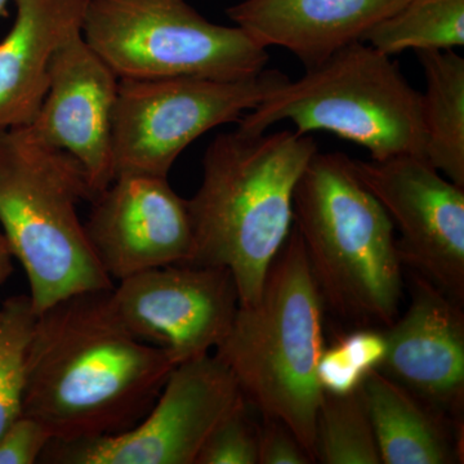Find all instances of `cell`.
<instances>
[{
	"instance_id": "obj_1",
	"label": "cell",
	"mask_w": 464,
	"mask_h": 464,
	"mask_svg": "<svg viewBox=\"0 0 464 464\" xmlns=\"http://www.w3.org/2000/svg\"><path fill=\"white\" fill-rule=\"evenodd\" d=\"M111 289L85 290L36 315L26 357L23 414L53 440L115 435L136 426L177 364L133 334Z\"/></svg>"
},
{
	"instance_id": "obj_2",
	"label": "cell",
	"mask_w": 464,
	"mask_h": 464,
	"mask_svg": "<svg viewBox=\"0 0 464 464\" xmlns=\"http://www.w3.org/2000/svg\"><path fill=\"white\" fill-rule=\"evenodd\" d=\"M317 152L295 130L222 133L203 159V179L188 200L194 230L188 264L230 271L240 306L255 304L293 227L299 179Z\"/></svg>"
},
{
	"instance_id": "obj_3",
	"label": "cell",
	"mask_w": 464,
	"mask_h": 464,
	"mask_svg": "<svg viewBox=\"0 0 464 464\" xmlns=\"http://www.w3.org/2000/svg\"><path fill=\"white\" fill-rule=\"evenodd\" d=\"M293 225L324 308L356 328L395 322L404 288L395 227L353 159L311 158L295 188Z\"/></svg>"
},
{
	"instance_id": "obj_4",
	"label": "cell",
	"mask_w": 464,
	"mask_h": 464,
	"mask_svg": "<svg viewBox=\"0 0 464 464\" xmlns=\"http://www.w3.org/2000/svg\"><path fill=\"white\" fill-rule=\"evenodd\" d=\"M323 310L301 235L293 225L268 268L261 295L255 304L237 308L215 353L249 405L285 423L314 463L323 399L317 381Z\"/></svg>"
},
{
	"instance_id": "obj_5",
	"label": "cell",
	"mask_w": 464,
	"mask_h": 464,
	"mask_svg": "<svg viewBox=\"0 0 464 464\" xmlns=\"http://www.w3.org/2000/svg\"><path fill=\"white\" fill-rule=\"evenodd\" d=\"M93 200L81 164L29 127L0 130V227L29 280L36 315L85 290L110 289L78 207Z\"/></svg>"
},
{
	"instance_id": "obj_6",
	"label": "cell",
	"mask_w": 464,
	"mask_h": 464,
	"mask_svg": "<svg viewBox=\"0 0 464 464\" xmlns=\"http://www.w3.org/2000/svg\"><path fill=\"white\" fill-rule=\"evenodd\" d=\"M290 121L295 132H331L369 150L372 160L424 158L420 93L390 56L365 42L335 51L295 82L286 81L239 119L244 133Z\"/></svg>"
},
{
	"instance_id": "obj_7",
	"label": "cell",
	"mask_w": 464,
	"mask_h": 464,
	"mask_svg": "<svg viewBox=\"0 0 464 464\" xmlns=\"http://www.w3.org/2000/svg\"><path fill=\"white\" fill-rule=\"evenodd\" d=\"M82 35L118 79L250 78L267 48L240 29L210 23L186 0H90Z\"/></svg>"
},
{
	"instance_id": "obj_8",
	"label": "cell",
	"mask_w": 464,
	"mask_h": 464,
	"mask_svg": "<svg viewBox=\"0 0 464 464\" xmlns=\"http://www.w3.org/2000/svg\"><path fill=\"white\" fill-rule=\"evenodd\" d=\"M289 81L276 70L250 78L119 79L114 114V172L168 177L199 137L241 116ZM114 176V177H115Z\"/></svg>"
},
{
	"instance_id": "obj_9",
	"label": "cell",
	"mask_w": 464,
	"mask_h": 464,
	"mask_svg": "<svg viewBox=\"0 0 464 464\" xmlns=\"http://www.w3.org/2000/svg\"><path fill=\"white\" fill-rule=\"evenodd\" d=\"M244 401L230 369L208 353L177 365L132 429L74 441L52 440L39 463L195 464L213 430Z\"/></svg>"
},
{
	"instance_id": "obj_10",
	"label": "cell",
	"mask_w": 464,
	"mask_h": 464,
	"mask_svg": "<svg viewBox=\"0 0 464 464\" xmlns=\"http://www.w3.org/2000/svg\"><path fill=\"white\" fill-rule=\"evenodd\" d=\"M353 167L398 227L402 265L464 304V188L420 155L353 160Z\"/></svg>"
},
{
	"instance_id": "obj_11",
	"label": "cell",
	"mask_w": 464,
	"mask_h": 464,
	"mask_svg": "<svg viewBox=\"0 0 464 464\" xmlns=\"http://www.w3.org/2000/svg\"><path fill=\"white\" fill-rule=\"evenodd\" d=\"M111 299L124 325L166 351L177 365L216 350L240 306L227 268L191 264L161 266L119 280Z\"/></svg>"
},
{
	"instance_id": "obj_12",
	"label": "cell",
	"mask_w": 464,
	"mask_h": 464,
	"mask_svg": "<svg viewBox=\"0 0 464 464\" xmlns=\"http://www.w3.org/2000/svg\"><path fill=\"white\" fill-rule=\"evenodd\" d=\"M92 203L85 232L97 261L112 282L150 268L191 261L190 209L168 177L116 174Z\"/></svg>"
},
{
	"instance_id": "obj_13",
	"label": "cell",
	"mask_w": 464,
	"mask_h": 464,
	"mask_svg": "<svg viewBox=\"0 0 464 464\" xmlns=\"http://www.w3.org/2000/svg\"><path fill=\"white\" fill-rule=\"evenodd\" d=\"M118 87V76L82 32L72 34L52 58L44 99L26 125L36 139L81 164L93 200L115 176L112 134Z\"/></svg>"
},
{
	"instance_id": "obj_14",
	"label": "cell",
	"mask_w": 464,
	"mask_h": 464,
	"mask_svg": "<svg viewBox=\"0 0 464 464\" xmlns=\"http://www.w3.org/2000/svg\"><path fill=\"white\" fill-rule=\"evenodd\" d=\"M378 371L456 420L464 411L463 304L414 273L411 304L384 329Z\"/></svg>"
},
{
	"instance_id": "obj_15",
	"label": "cell",
	"mask_w": 464,
	"mask_h": 464,
	"mask_svg": "<svg viewBox=\"0 0 464 464\" xmlns=\"http://www.w3.org/2000/svg\"><path fill=\"white\" fill-rule=\"evenodd\" d=\"M408 0H244L227 9L235 25L262 47L285 48L304 66L322 63Z\"/></svg>"
},
{
	"instance_id": "obj_16",
	"label": "cell",
	"mask_w": 464,
	"mask_h": 464,
	"mask_svg": "<svg viewBox=\"0 0 464 464\" xmlns=\"http://www.w3.org/2000/svg\"><path fill=\"white\" fill-rule=\"evenodd\" d=\"M16 17L0 42V130L25 127L41 108L60 45L82 32L90 0H12Z\"/></svg>"
},
{
	"instance_id": "obj_17",
	"label": "cell",
	"mask_w": 464,
	"mask_h": 464,
	"mask_svg": "<svg viewBox=\"0 0 464 464\" xmlns=\"http://www.w3.org/2000/svg\"><path fill=\"white\" fill-rule=\"evenodd\" d=\"M382 464L463 462V420L417 398L380 371L362 383Z\"/></svg>"
},
{
	"instance_id": "obj_18",
	"label": "cell",
	"mask_w": 464,
	"mask_h": 464,
	"mask_svg": "<svg viewBox=\"0 0 464 464\" xmlns=\"http://www.w3.org/2000/svg\"><path fill=\"white\" fill-rule=\"evenodd\" d=\"M426 91L420 93L424 158L464 188V60L454 50L417 52Z\"/></svg>"
},
{
	"instance_id": "obj_19",
	"label": "cell",
	"mask_w": 464,
	"mask_h": 464,
	"mask_svg": "<svg viewBox=\"0 0 464 464\" xmlns=\"http://www.w3.org/2000/svg\"><path fill=\"white\" fill-rule=\"evenodd\" d=\"M362 42L390 57L406 50L463 47L464 0H408L369 29Z\"/></svg>"
},
{
	"instance_id": "obj_20",
	"label": "cell",
	"mask_w": 464,
	"mask_h": 464,
	"mask_svg": "<svg viewBox=\"0 0 464 464\" xmlns=\"http://www.w3.org/2000/svg\"><path fill=\"white\" fill-rule=\"evenodd\" d=\"M315 458L323 464H382L362 386L347 395L323 393Z\"/></svg>"
},
{
	"instance_id": "obj_21",
	"label": "cell",
	"mask_w": 464,
	"mask_h": 464,
	"mask_svg": "<svg viewBox=\"0 0 464 464\" xmlns=\"http://www.w3.org/2000/svg\"><path fill=\"white\" fill-rule=\"evenodd\" d=\"M0 435L23 415L26 357L36 314L30 295H14L0 307Z\"/></svg>"
},
{
	"instance_id": "obj_22",
	"label": "cell",
	"mask_w": 464,
	"mask_h": 464,
	"mask_svg": "<svg viewBox=\"0 0 464 464\" xmlns=\"http://www.w3.org/2000/svg\"><path fill=\"white\" fill-rule=\"evenodd\" d=\"M387 353L384 329L355 328L324 347L317 362V381L324 393L347 395L378 371Z\"/></svg>"
},
{
	"instance_id": "obj_23",
	"label": "cell",
	"mask_w": 464,
	"mask_h": 464,
	"mask_svg": "<svg viewBox=\"0 0 464 464\" xmlns=\"http://www.w3.org/2000/svg\"><path fill=\"white\" fill-rule=\"evenodd\" d=\"M244 401L213 430L195 464H258L259 426Z\"/></svg>"
},
{
	"instance_id": "obj_24",
	"label": "cell",
	"mask_w": 464,
	"mask_h": 464,
	"mask_svg": "<svg viewBox=\"0 0 464 464\" xmlns=\"http://www.w3.org/2000/svg\"><path fill=\"white\" fill-rule=\"evenodd\" d=\"M52 440L39 420L23 414L0 435V464L39 463Z\"/></svg>"
},
{
	"instance_id": "obj_25",
	"label": "cell",
	"mask_w": 464,
	"mask_h": 464,
	"mask_svg": "<svg viewBox=\"0 0 464 464\" xmlns=\"http://www.w3.org/2000/svg\"><path fill=\"white\" fill-rule=\"evenodd\" d=\"M259 427L258 464H310L313 458L292 430L277 418L264 415Z\"/></svg>"
},
{
	"instance_id": "obj_26",
	"label": "cell",
	"mask_w": 464,
	"mask_h": 464,
	"mask_svg": "<svg viewBox=\"0 0 464 464\" xmlns=\"http://www.w3.org/2000/svg\"><path fill=\"white\" fill-rule=\"evenodd\" d=\"M14 253L9 246L7 239L0 230V288L5 285L12 273H14ZM2 316V313H0Z\"/></svg>"
},
{
	"instance_id": "obj_27",
	"label": "cell",
	"mask_w": 464,
	"mask_h": 464,
	"mask_svg": "<svg viewBox=\"0 0 464 464\" xmlns=\"http://www.w3.org/2000/svg\"><path fill=\"white\" fill-rule=\"evenodd\" d=\"M9 2H11V0H0V16L5 14V8H7Z\"/></svg>"
}]
</instances>
